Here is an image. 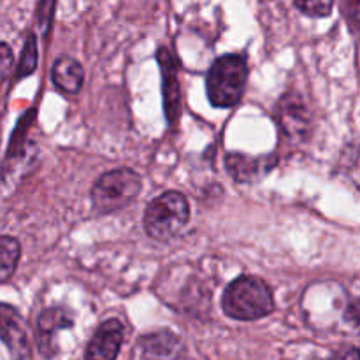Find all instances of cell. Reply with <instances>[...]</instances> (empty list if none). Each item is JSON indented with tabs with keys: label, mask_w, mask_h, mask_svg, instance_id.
<instances>
[{
	"label": "cell",
	"mask_w": 360,
	"mask_h": 360,
	"mask_svg": "<svg viewBox=\"0 0 360 360\" xmlns=\"http://www.w3.org/2000/svg\"><path fill=\"white\" fill-rule=\"evenodd\" d=\"M221 308L234 320H259L274 311L269 285L257 276H239L225 288Z\"/></svg>",
	"instance_id": "6da1fadb"
},
{
	"label": "cell",
	"mask_w": 360,
	"mask_h": 360,
	"mask_svg": "<svg viewBox=\"0 0 360 360\" xmlns=\"http://www.w3.org/2000/svg\"><path fill=\"white\" fill-rule=\"evenodd\" d=\"M248 65L245 56L224 55L211 65L206 77L207 98L214 108H234L245 94Z\"/></svg>",
	"instance_id": "7a4b0ae2"
},
{
	"label": "cell",
	"mask_w": 360,
	"mask_h": 360,
	"mask_svg": "<svg viewBox=\"0 0 360 360\" xmlns=\"http://www.w3.org/2000/svg\"><path fill=\"white\" fill-rule=\"evenodd\" d=\"M190 221V206L179 192H165L155 197L144 210V231L157 241H167L178 236Z\"/></svg>",
	"instance_id": "3957f363"
},
{
	"label": "cell",
	"mask_w": 360,
	"mask_h": 360,
	"mask_svg": "<svg viewBox=\"0 0 360 360\" xmlns=\"http://www.w3.org/2000/svg\"><path fill=\"white\" fill-rule=\"evenodd\" d=\"M143 188L141 176L132 169H115L97 179L91 188V202L98 213H115L129 206Z\"/></svg>",
	"instance_id": "277c9868"
},
{
	"label": "cell",
	"mask_w": 360,
	"mask_h": 360,
	"mask_svg": "<svg viewBox=\"0 0 360 360\" xmlns=\"http://www.w3.org/2000/svg\"><path fill=\"white\" fill-rule=\"evenodd\" d=\"M158 65L162 72V94H164V108L165 116L171 127H176L181 112V94H179V81H178V67L176 60L172 58L171 51L167 48H158L157 51Z\"/></svg>",
	"instance_id": "5b68a950"
},
{
	"label": "cell",
	"mask_w": 360,
	"mask_h": 360,
	"mask_svg": "<svg viewBox=\"0 0 360 360\" xmlns=\"http://www.w3.org/2000/svg\"><path fill=\"white\" fill-rule=\"evenodd\" d=\"M0 340L9 348L11 355L16 359H30L32 350L28 343L27 327L23 316L16 308L0 302Z\"/></svg>",
	"instance_id": "8992f818"
},
{
	"label": "cell",
	"mask_w": 360,
	"mask_h": 360,
	"mask_svg": "<svg viewBox=\"0 0 360 360\" xmlns=\"http://www.w3.org/2000/svg\"><path fill=\"white\" fill-rule=\"evenodd\" d=\"M276 116L280 127L285 134L290 137H304L308 136L309 127H311V115L306 105L304 98L301 95L288 91L283 95L276 108Z\"/></svg>",
	"instance_id": "52a82bcc"
},
{
	"label": "cell",
	"mask_w": 360,
	"mask_h": 360,
	"mask_svg": "<svg viewBox=\"0 0 360 360\" xmlns=\"http://www.w3.org/2000/svg\"><path fill=\"white\" fill-rule=\"evenodd\" d=\"M123 343V326L120 320L111 319L102 323L88 343L84 357L112 360L118 357L120 347Z\"/></svg>",
	"instance_id": "ba28073f"
},
{
	"label": "cell",
	"mask_w": 360,
	"mask_h": 360,
	"mask_svg": "<svg viewBox=\"0 0 360 360\" xmlns=\"http://www.w3.org/2000/svg\"><path fill=\"white\" fill-rule=\"evenodd\" d=\"M72 327V319L63 308H49L39 315L37 320V341L42 355H55V338L58 330Z\"/></svg>",
	"instance_id": "9c48e42d"
},
{
	"label": "cell",
	"mask_w": 360,
	"mask_h": 360,
	"mask_svg": "<svg viewBox=\"0 0 360 360\" xmlns=\"http://www.w3.org/2000/svg\"><path fill=\"white\" fill-rule=\"evenodd\" d=\"M51 79L63 94H79L84 81V69L72 56L62 55L55 60L51 69Z\"/></svg>",
	"instance_id": "30bf717a"
},
{
	"label": "cell",
	"mask_w": 360,
	"mask_h": 360,
	"mask_svg": "<svg viewBox=\"0 0 360 360\" xmlns=\"http://www.w3.org/2000/svg\"><path fill=\"white\" fill-rule=\"evenodd\" d=\"M179 345L181 341L171 330H157V333L141 336L137 340V350H139V357L167 359L178 355Z\"/></svg>",
	"instance_id": "8fae6325"
},
{
	"label": "cell",
	"mask_w": 360,
	"mask_h": 360,
	"mask_svg": "<svg viewBox=\"0 0 360 360\" xmlns=\"http://www.w3.org/2000/svg\"><path fill=\"white\" fill-rule=\"evenodd\" d=\"M225 164H227V171L231 172V176L236 181L248 183L266 174L274 165V158H253L248 157V155L232 153L229 155Z\"/></svg>",
	"instance_id": "7c38bea8"
},
{
	"label": "cell",
	"mask_w": 360,
	"mask_h": 360,
	"mask_svg": "<svg viewBox=\"0 0 360 360\" xmlns=\"http://www.w3.org/2000/svg\"><path fill=\"white\" fill-rule=\"evenodd\" d=\"M21 248L18 239L11 236H0V283L9 280L20 262Z\"/></svg>",
	"instance_id": "4fadbf2b"
},
{
	"label": "cell",
	"mask_w": 360,
	"mask_h": 360,
	"mask_svg": "<svg viewBox=\"0 0 360 360\" xmlns=\"http://www.w3.org/2000/svg\"><path fill=\"white\" fill-rule=\"evenodd\" d=\"M39 53H37V37L34 34H28L27 42H25L23 53H21L20 65H18L16 79H23V77L30 76L35 69H37Z\"/></svg>",
	"instance_id": "5bb4252c"
},
{
	"label": "cell",
	"mask_w": 360,
	"mask_h": 360,
	"mask_svg": "<svg viewBox=\"0 0 360 360\" xmlns=\"http://www.w3.org/2000/svg\"><path fill=\"white\" fill-rule=\"evenodd\" d=\"M297 9L311 18H326L333 11L334 0H294Z\"/></svg>",
	"instance_id": "9a60e30c"
},
{
	"label": "cell",
	"mask_w": 360,
	"mask_h": 360,
	"mask_svg": "<svg viewBox=\"0 0 360 360\" xmlns=\"http://www.w3.org/2000/svg\"><path fill=\"white\" fill-rule=\"evenodd\" d=\"M56 0H39L37 6V20L39 25H41L42 35L48 34L49 25H51L53 20V11H55Z\"/></svg>",
	"instance_id": "2e32d148"
},
{
	"label": "cell",
	"mask_w": 360,
	"mask_h": 360,
	"mask_svg": "<svg viewBox=\"0 0 360 360\" xmlns=\"http://www.w3.org/2000/svg\"><path fill=\"white\" fill-rule=\"evenodd\" d=\"M13 51L6 42H0V79H6L9 74L11 67H13Z\"/></svg>",
	"instance_id": "e0dca14e"
},
{
	"label": "cell",
	"mask_w": 360,
	"mask_h": 360,
	"mask_svg": "<svg viewBox=\"0 0 360 360\" xmlns=\"http://www.w3.org/2000/svg\"><path fill=\"white\" fill-rule=\"evenodd\" d=\"M345 13H347V16L350 18V25L352 28L357 27V20H359V0H345Z\"/></svg>",
	"instance_id": "ac0fdd59"
},
{
	"label": "cell",
	"mask_w": 360,
	"mask_h": 360,
	"mask_svg": "<svg viewBox=\"0 0 360 360\" xmlns=\"http://www.w3.org/2000/svg\"><path fill=\"white\" fill-rule=\"evenodd\" d=\"M347 320L352 323L354 327H359V319H360V309H359V301L357 299H354V301L348 304V309H347Z\"/></svg>",
	"instance_id": "d6986e66"
}]
</instances>
